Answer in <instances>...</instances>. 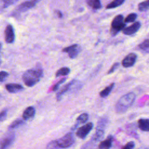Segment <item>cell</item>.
Segmentation results:
<instances>
[{
    "label": "cell",
    "mask_w": 149,
    "mask_h": 149,
    "mask_svg": "<svg viewBox=\"0 0 149 149\" xmlns=\"http://www.w3.org/2000/svg\"><path fill=\"white\" fill-rule=\"evenodd\" d=\"M149 9V0H146L139 3L138 9L140 12H144Z\"/></svg>",
    "instance_id": "7402d4cb"
},
{
    "label": "cell",
    "mask_w": 149,
    "mask_h": 149,
    "mask_svg": "<svg viewBox=\"0 0 149 149\" xmlns=\"http://www.w3.org/2000/svg\"><path fill=\"white\" fill-rule=\"evenodd\" d=\"M134 146H135V144H134V141H131L128 142L125 146H123L122 147V148L123 149H132L134 147Z\"/></svg>",
    "instance_id": "f546056e"
},
{
    "label": "cell",
    "mask_w": 149,
    "mask_h": 149,
    "mask_svg": "<svg viewBox=\"0 0 149 149\" xmlns=\"http://www.w3.org/2000/svg\"><path fill=\"white\" fill-rule=\"evenodd\" d=\"M9 74L8 72L5 71H1L0 72V82H2L5 80V79L8 76Z\"/></svg>",
    "instance_id": "f1b7e54d"
},
{
    "label": "cell",
    "mask_w": 149,
    "mask_h": 149,
    "mask_svg": "<svg viewBox=\"0 0 149 149\" xmlns=\"http://www.w3.org/2000/svg\"><path fill=\"white\" fill-rule=\"evenodd\" d=\"M112 140H113L112 137L111 136H109L106 140L101 141L100 143V144L98 146V148H101V149L111 148L112 146Z\"/></svg>",
    "instance_id": "2e32d148"
},
{
    "label": "cell",
    "mask_w": 149,
    "mask_h": 149,
    "mask_svg": "<svg viewBox=\"0 0 149 149\" xmlns=\"http://www.w3.org/2000/svg\"><path fill=\"white\" fill-rule=\"evenodd\" d=\"M7 91L11 93H16L23 90V87L19 84L17 83H9L5 86Z\"/></svg>",
    "instance_id": "7c38bea8"
},
{
    "label": "cell",
    "mask_w": 149,
    "mask_h": 149,
    "mask_svg": "<svg viewBox=\"0 0 149 149\" xmlns=\"http://www.w3.org/2000/svg\"><path fill=\"white\" fill-rule=\"evenodd\" d=\"M7 115V111L6 110H3L0 112V121L3 120Z\"/></svg>",
    "instance_id": "4dcf8cb0"
},
{
    "label": "cell",
    "mask_w": 149,
    "mask_h": 149,
    "mask_svg": "<svg viewBox=\"0 0 149 149\" xmlns=\"http://www.w3.org/2000/svg\"><path fill=\"white\" fill-rule=\"evenodd\" d=\"M56 13L58 14V16L59 17H62V14L60 11H56Z\"/></svg>",
    "instance_id": "1f68e13d"
},
{
    "label": "cell",
    "mask_w": 149,
    "mask_h": 149,
    "mask_svg": "<svg viewBox=\"0 0 149 149\" xmlns=\"http://www.w3.org/2000/svg\"><path fill=\"white\" fill-rule=\"evenodd\" d=\"M15 140V135L11 134L5 138H3L0 141V148H6L9 147L13 143Z\"/></svg>",
    "instance_id": "8fae6325"
},
{
    "label": "cell",
    "mask_w": 149,
    "mask_h": 149,
    "mask_svg": "<svg viewBox=\"0 0 149 149\" xmlns=\"http://www.w3.org/2000/svg\"><path fill=\"white\" fill-rule=\"evenodd\" d=\"M36 3L37 2L34 0H28L27 1L23 2L17 6V8L16 9V12L17 13L26 12L34 7Z\"/></svg>",
    "instance_id": "9c48e42d"
},
{
    "label": "cell",
    "mask_w": 149,
    "mask_h": 149,
    "mask_svg": "<svg viewBox=\"0 0 149 149\" xmlns=\"http://www.w3.org/2000/svg\"><path fill=\"white\" fill-rule=\"evenodd\" d=\"M74 142L72 133H68L57 140H52L49 142L47 148H65L72 146Z\"/></svg>",
    "instance_id": "7a4b0ae2"
},
{
    "label": "cell",
    "mask_w": 149,
    "mask_h": 149,
    "mask_svg": "<svg viewBox=\"0 0 149 149\" xmlns=\"http://www.w3.org/2000/svg\"><path fill=\"white\" fill-rule=\"evenodd\" d=\"M1 59H0V64H1Z\"/></svg>",
    "instance_id": "e575fe53"
},
{
    "label": "cell",
    "mask_w": 149,
    "mask_h": 149,
    "mask_svg": "<svg viewBox=\"0 0 149 149\" xmlns=\"http://www.w3.org/2000/svg\"><path fill=\"white\" fill-rule=\"evenodd\" d=\"M34 1H35L36 2H38L39 1H40V0H34Z\"/></svg>",
    "instance_id": "d6a6232c"
},
{
    "label": "cell",
    "mask_w": 149,
    "mask_h": 149,
    "mask_svg": "<svg viewBox=\"0 0 149 149\" xmlns=\"http://www.w3.org/2000/svg\"><path fill=\"white\" fill-rule=\"evenodd\" d=\"M126 23L123 21V16L122 15L116 16L111 23L110 33L112 36H116L119 31L125 27Z\"/></svg>",
    "instance_id": "277c9868"
},
{
    "label": "cell",
    "mask_w": 149,
    "mask_h": 149,
    "mask_svg": "<svg viewBox=\"0 0 149 149\" xmlns=\"http://www.w3.org/2000/svg\"><path fill=\"white\" fill-rule=\"evenodd\" d=\"M5 40L6 43L11 44L13 43L15 38V34L13 26L10 24H8L5 30Z\"/></svg>",
    "instance_id": "52a82bcc"
},
{
    "label": "cell",
    "mask_w": 149,
    "mask_h": 149,
    "mask_svg": "<svg viewBox=\"0 0 149 149\" xmlns=\"http://www.w3.org/2000/svg\"><path fill=\"white\" fill-rule=\"evenodd\" d=\"M43 75V70L40 65L26 71L22 76V80L27 87H32L37 84Z\"/></svg>",
    "instance_id": "6da1fadb"
},
{
    "label": "cell",
    "mask_w": 149,
    "mask_h": 149,
    "mask_svg": "<svg viewBox=\"0 0 149 149\" xmlns=\"http://www.w3.org/2000/svg\"><path fill=\"white\" fill-rule=\"evenodd\" d=\"M120 65V63L119 62H116L112 66V67L110 68V69L109 70V71L108 72V74H111L112 73H113L119 66Z\"/></svg>",
    "instance_id": "4316f807"
},
{
    "label": "cell",
    "mask_w": 149,
    "mask_h": 149,
    "mask_svg": "<svg viewBox=\"0 0 149 149\" xmlns=\"http://www.w3.org/2000/svg\"><path fill=\"white\" fill-rule=\"evenodd\" d=\"M88 119V115L87 113H83L81 115L79 116V117L77 118V125L80 123H86Z\"/></svg>",
    "instance_id": "cb8c5ba5"
},
{
    "label": "cell",
    "mask_w": 149,
    "mask_h": 149,
    "mask_svg": "<svg viewBox=\"0 0 149 149\" xmlns=\"http://www.w3.org/2000/svg\"><path fill=\"white\" fill-rule=\"evenodd\" d=\"M34 115H35L34 108L33 107H29L24 111L22 115V117L24 120H27L34 117Z\"/></svg>",
    "instance_id": "5bb4252c"
},
{
    "label": "cell",
    "mask_w": 149,
    "mask_h": 149,
    "mask_svg": "<svg viewBox=\"0 0 149 149\" xmlns=\"http://www.w3.org/2000/svg\"><path fill=\"white\" fill-rule=\"evenodd\" d=\"M80 50H81V48L79 45L73 44L63 48L62 49V51L64 52L68 53L69 55V56L70 58L73 59L77 56Z\"/></svg>",
    "instance_id": "8992f818"
},
{
    "label": "cell",
    "mask_w": 149,
    "mask_h": 149,
    "mask_svg": "<svg viewBox=\"0 0 149 149\" xmlns=\"http://www.w3.org/2000/svg\"><path fill=\"white\" fill-rule=\"evenodd\" d=\"M139 48L140 50L146 53H149V39L144 40L141 44L139 45Z\"/></svg>",
    "instance_id": "44dd1931"
},
{
    "label": "cell",
    "mask_w": 149,
    "mask_h": 149,
    "mask_svg": "<svg viewBox=\"0 0 149 149\" xmlns=\"http://www.w3.org/2000/svg\"><path fill=\"white\" fill-rule=\"evenodd\" d=\"M1 44L0 43V50H1Z\"/></svg>",
    "instance_id": "836d02e7"
},
{
    "label": "cell",
    "mask_w": 149,
    "mask_h": 149,
    "mask_svg": "<svg viewBox=\"0 0 149 149\" xmlns=\"http://www.w3.org/2000/svg\"><path fill=\"white\" fill-rule=\"evenodd\" d=\"M125 1V0H113L107 5L106 9H113V8L118 7L120 6L122 4H123Z\"/></svg>",
    "instance_id": "d6986e66"
},
{
    "label": "cell",
    "mask_w": 149,
    "mask_h": 149,
    "mask_svg": "<svg viewBox=\"0 0 149 149\" xmlns=\"http://www.w3.org/2000/svg\"><path fill=\"white\" fill-rule=\"evenodd\" d=\"M76 82L75 80H73L72 81H70V82H69L67 84H66L57 94H56V100L57 101H60L61 99L62 98L63 95L66 93L69 89L72 86V85Z\"/></svg>",
    "instance_id": "4fadbf2b"
},
{
    "label": "cell",
    "mask_w": 149,
    "mask_h": 149,
    "mask_svg": "<svg viewBox=\"0 0 149 149\" xmlns=\"http://www.w3.org/2000/svg\"><path fill=\"white\" fill-rule=\"evenodd\" d=\"M19 0H0V8L4 9L15 4Z\"/></svg>",
    "instance_id": "ffe728a7"
},
{
    "label": "cell",
    "mask_w": 149,
    "mask_h": 149,
    "mask_svg": "<svg viewBox=\"0 0 149 149\" xmlns=\"http://www.w3.org/2000/svg\"><path fill=\"white\" fill-rule=\"evenodd\" d=\"M70 73V69L68 67H63L55 73L56 77H59L61 76H66Z\"/></svg>",
    "instance_id": "603a6c76"
},
{
    "label": "cell",
    "mask_w": 149,
    "mask_h": 149,
    "mask_svg": "<svg viewBox=\"0 0 149 149\" xmlns=\"http://www.w3.org/2000/svg\"><path fill=\"white\" fill-rule=\"evenodd\" d=\"M137 59V55L134 53H130L126 55L122 61V65L124 68H129L134 65Z\"/></svg>",
    "instance_id": "ba28073f"
},
{
    "label": "cell",
    "mask_w": 149,
    "mask_h": 149,
    "mask_svg": "<svg viewBox=\"0 0 149 149\" xmlns=\"http://www.w3.org/2000/svg\"><path fill=\"white\" fill-rule=\"evenodd\" d=\"M137 17V15L135 13H130L129 15H128L127 16V17L125 19L124 22L125 23H131V22H133L135 21V20L136 19Z\"/></svg>",
    "instance_id": "d4e9b609"
},
{
    "label": "cell",
    "mask_w": 149,
    "mask_h": 149,
    "mask_svg": "<svg viewBox=\"0 0 149 149\" xmlns=\"http://www.w3.org/2000/svg\"><path fill=\"white\" fill-rule=\"evenodd\" d=\"M66 77H64V78H63V79H62L61 80H60L54 87H53V88H52V90L53 91H56V90H57L58 89V88H59V86L61 84H62V83H63L65 81V80H66Z\"/></svg>",
    "instance_id": "83f0119b"
},
{
    "label": "cell",
    "mask_w": 149,
    "mask_h": 149,
    "mask_svg": "<svg viewBox=\"0 0 149 149\" xmlns=\"http://www.w3.org/2000/svg\"><path fill=\"white\" fill-rule=\"evenodd\" d=\"M23 123V120L21 119H17L15 120L13 122H12L10 126H9V129H13L17 127L20 125H21Z\"/></svg>",
    "instance_id": "484cf974"
},
{
    "label": "cell",
    "mask_w": 149,
    "mask_h": 149,
    "mask_svg": "<svg viewBox=\"0 0 149 149\" xmlns=\"http://www.w3.org/2000/svg\"><path fill=\"white\" fill-rule=\"evenodd\" d=\"M138 126L140 130L144 132H149V119H140L138 120Z\"/></svg>",
    "instance_id": "9a60e30c"
},
{
    "label": "cell",
    "mask_w": 149,
    "mask_h": 149,
    "mask_svg": "<svg viewBox=\"0 0 149 149\" xmlns=\"http://www.w3.org/2000/svg\"><path fill=\"white\" fill-rule=\"evenodd\" d=\"M114 86H115V83H111L108 86L106 87L104 90H102L100 93V97L102 98H105L107 96H108L110 93L111 92V91L112 90L113 88L114 87Z\"/></svg>",
    "instance_id": "ac0fdd59"
},
{
    "label": "cell",
    "mask_w": 149,
    "mask_h": 149,
    "mask_svg": "<svg viewBox=\"0 0 149 149\" xmlns=\"http://www.w3.org/2000/svg\"><path fill=\"white\" fill-rule=\"evenodd\" d=\"M93 127V124L92 122H88L84 125L80 127L77 132L76 136L81 139H84L88 134L91 132Z\"/></svg>",
    "instance_id": "5b68a950"
},
{
    "label": "cell",
    "mask_w": 149,
    "mask_h": 149,
    "mask_svg": "<svg viewBox=\"0 0 149 149\" xmlns=\"http://www.w3.org/2000/svg\"><path fill=\"white\" fill-rule=\"evenodd\" d=\"M86 2L89 6L95 10L100 9L102 7L100 0H86Z\"/></svg>",
    "instance_id": "e0dca14e"
},
{
    "label": "cell",
    "mask_w": 149,
    "mask_h": 149,
    "mask_svg": "<svg viewBox=\"0 0 149 149\" xmlns=\"http://www.w3.org/2000/svg\"><path fill=\"white\" fill-rule=\"evenodd\" d=\"M135 99L136 95L133 92L122 95L116 104V111L120 113L125 112L133 104Z\"/></svg>",
    "instance_id": "3957f363"
},
{
    "label": "cell",
    "mask_w": 149,
    "mask_h": 149,
    "mask_svg": "<svg viewBox=\"0 0 149 149\" xmlns=\"http://www.w3.org/2000/svg\"><path fill=\"white\" fill-rule=\"evenodd\" d=\"M141 27V23L140 22H136L129 27H125L122 31L125 35L130 36L136 33Z\"/></svg>",
    "instance_id": "30bf717a"
}]
</instances>
